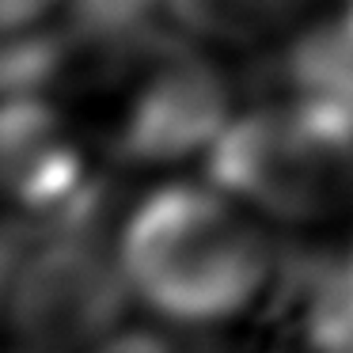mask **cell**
Returning <instances> with one entry per match:
<instances>
[{
	"mask_svg": "<svg viewBox=\"0 0 353 353\" xmlns=\"http://www.w3.org/2000/svg\"><path fill=\"white\" fill-rule=\"evenodd\" d=\"M114 243L130 292L179 327L247 315L285 266L262 216L213 179H171L148 190Z\"/></svg>",
	"mask_w": 353,
	"mask_h": 353,
	"instance_id": "1",
	"label": "cell"
},
{
	"mask_svg": "<svg viewBox=\"0 0 353 353\" xmlns=\"http://www.w3.org/2000/svg\"><path fill=\"white\" fill-rule=\"evenodd\" d=\"M201 175L262 221L323 228L353 213V110L319 95L285 92L243 103Z\"/></svg>",
	"mask_w": 353,
	"mask_h": 353,
	"instance_id": "2",
	"label": "cell"
},
{
	"mask_svg": "<svg viewBox=\"0 0 353 353\" xmlns=\"http://www.w3.org/2000/svg\"><path fill=\"white\" fill-rule=\"evenodd\" d=\"M95 103H103L107 156L141 171L201 163L243 107L228 57L183 39L168 23Z\"/></svg>",
	"mask_w": 353,
	"mask_h": 353,
	"instance_id": "3",
	"label": "cell"
},
{
	"mask_svg": "<svg viewBox=\"0 0 353 353\" xmlns=\"http://www.w3.org/2000/svg\"><path fill=\"white\" fill-rule=\"evenodd\" d=\"M4 289L16 338L31 353H77L99 345L122 323L133 296L118 243L99 232V209L57 221H16L4 251Z\"/></svg>",
	"mask_w": 353,
	"mask_h": 353,
	"instance_id": "4",
	"label": "cell"
},
{
	"mask_svg": "<svg viewBox=\"0 0 353 353\" xmlns=\"http://www.w3.org/2000/svg\"><path fill=\"white\" fill-rule=\"evenodd\" d=\"M69 114V103L50 92H8L4 183L16 221H57L99 209L92 156Z\"/></svg>",
	"mask_w": 353,
	"mask_h": 353,
	"instance_id": "5",
	"label": "cell"
},
{
	"mask_svg": "<svg viewBox=\"0 0 353 353\" xmlns=\"http://www.w3.org/2000/svg\"><path fill=\"white\" fill-rule=\"evenodd\" d=\"M323 0H160L163 23L221 57L277 54Z\"/></svg>",
	"mask_w": 353,
	"mask_h": 353,
	"instance_id": "6",
	"label": "cell"
},
{
	"mask_svg": "<svg viewBox=\"0 0 353 353\" xmlns=\"http://www.w3.org/2000/svg\"><path fill=\"white\" fill-rule=\"evenodd\" d=\"M289 353H353V277L342 262L281 266Z\"/></svg>",
	"mask_w": 353,
	"mask_h": 353,
	"instance_id": "7",
	"label": "cell"
},
{
	"mask_svg": "<svg viewBox=\"0 0 353 353\" xmlns=\"http://www.w3.org/2000/svg\"><path fill=\"white\" fill-rule=\"evenodd\" d=\"M277 88L353 110V0H323V8L277 50Z\"/></svg>",
	"mask_w": 353,
	"mask_h": 353,
	"instance_id": "8",
	"label": "cell"
},
{
	"mask_svg": "<svg viewBox=\"0 0 353 353\" xmlns=\"http://www.w3.org/2000/svg\"><path fill=\"white\" fill-rule=\"evenodd\" d=\"M69 4L72 0H4V34L8 42H23L54 31Z\"/></svg>",
	"mask_w": 353,
	"mask_h": 353,
	"instance_id": "9",
	"label": "cell"
},
{
	"mask_svg": "<svg viewBox=\"0 0 353 353\" xmlns=\"http://www.w3.org/2000/svg\"><path fill=\"white\" fill-rule=\"evenodd\" d=\"M92 353H179V350L156 334H145V330H114L99 345H92Z\"/></svg>",
	"mask_w": 353,
	"mask_h": 353,
	"instance_id": "10",
	"label": "cell"
},
{
	"mask_svg": "<svg viewBox=\"0 0 353 353\" xmlns=\"http://www.w3.org/2000/svg\"><path fill=\"white\" fill-rule=\"evenodd\" d=\"M345 270H350V277H353V247H350V254H345Z\"/></svg>",
	"mask_w": 353,
	"mask_h": 353,
	"instance_id": "11",
	"label": "cell"
}]
</instances>
